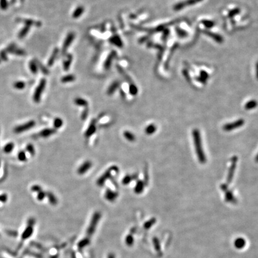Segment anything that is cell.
Listing matches in <instances>:
<instances>
[{
    "instance_id": "1",
    "label": "cell",
    "mask_w": 258,
    "mask_h": 258,
    "mask_svg": "<svg viewBox=\"0 0 258 258\" xmlns=\"http://www.w3.org/2000/svg\"><path fill=\"white\" fill-rule=\"evenodd\" d=\"M193 138H194V142L195 150L197 152V156L199 161L201 163H204L206 161V157L204 154V151L203 150V147L201 144V139H200V135L198 130H195L193 131Z\"/></svg>"
},
{
    "instance_id": "2",
    "label": "cell",
    "mask_w": 258,
    "mask_h": 258,
    "mask_svg": "<svg viewBox=\"0 0 258 258\" xmlns=\"http://www.w3.org/2000/svg\"><path fill=\"white\" fill-rule=\"evenodd\" d=\"M100 218H101V214L99 212L96 211L93 214L90 223L89 224V226L87 231V234L88 235V236H92L93 233L95 232Z\"/></svg>"
},
{
    "instance_id": "3",
    "label": "cell",
    "mask_w": 258,
    "mask_h": 258,
    "mask_svg": "<svg viewBox=\"0 0 258 258\" xmlns=\"http://www.w3.org/2000/svg\"><path fill=\"white\" fill-rule=\"evenodd\" d=\"M35 220L33 218H30L28 220V225L21 235L22 241H25L31 237L33 232V226L35 225Z\"/></svg>"
},
{
    "instance_id": "4",
    "label": "cell",
    "mask_w": 258,
    "mask_h": 258,
    "mask_svg": "<svg viewBox=\"0 0 258 258\" xmlns=\"http://www.w3.org/2000/svg\"><path fill=\"white\" fill-rule=\"evenodd\" d=\"M118 168L117 166L111 167L98 179V180L97 181V184L100 186H103L108 179L111 177V176L112 173H113V172H118Z\"/></svg>"
},
{
    "instance_id": "5",
    "label": "cell",
    "mask_w": 258,
    "mask_h": 258,
    "mask_svg": "<svg viewBox=\"0 0 258 258\" xmlns=\"http://www.w3.org/2000/svg\"><path fill=\"white\" fill-rule=\"evenodd\" d=\"M35 122L34 121H30L24 124H22L20 126H19L17 127H16L14 131L15 133H20L22 132H24L25 131H27L29 129H31V128H32L33 126H35Z\"/></svg>"
},
{
    "instance_id": "6",
    "label": "cell",
    "mask_w": 258,
    "mask_h": 258,
    "mask_svg": "<svg viewBox=\"0 0 258 258\" xmlns=\"http://www.w3.org/2000/svg\"><path fill=\"white\" fill-rule=\"evenodd\" d=\"M244 123V121L243 120H239L235 122H232L231 123H228V124H226L223 126V129L225 131H231L232 130H234L237 128H239L243 125Z\"/></svg>"
},
{
    "instance_id": "7",
    "label": "cell",
    "mask_w": 258,
    "mask_h": 258,
    "mask_svg": "<svg viewBox=\"0 0 258 258\" xmlns=\"http://www.w3.org/2000/svg\"><path fill=\"white\" fill-rule=\"evenodd\" d=\"M92 167V163L90 161H86L79 167V168L78 169L77 172L80 175H84Z\"/></svg>"
},
{
    "instance_id": "8",
    "label": "cell",
    "mask_w": 258,
    "mask_h": 258,
    "mask_svg": "<svg viewBox=\"0 0 258 258\" xmlns=\"http://www.w3.org/2000/svg\"><path fill=\"white\" fill-rule=\"evenodd\" d=\"M96 121L94 120H93L88 126L87 130L85 132V136L86 138H89L96 132Z\"/></svg>"
},
{
    "instance_id": "9",
    "label": "cell",
    "mask_w": 258,
    "mask_h": 258,
    "mask_svg": "<svg viewBox=\"0 0 258 258\" xmlns=\"http://www.w3.org/2000/svg\"><path fill=\"white\" fill-rule=\"evenodd\" d=\"M118 193L115 191H113L110 189H107L105 193V198L109 201H114L118 197Z\"/></svg>"
},
{
    "instance_id": "10",
    "label": "cell",
    "mask_w": 258,
    "mask_h": 258,
    "mask_svg": "<svg viewBox=\"0 0 258 258\" xmlns=\"http://www.w3.org/2000/svg\"><path fill=\"white\" fill-rule=\"evenodd\" d=\"M236 163H237V159L235 157L234 159H233V160H232L231 167H230L229 172H228V179H227L228 182H231V181L232 180V176H233V175H234V172L235 171V167H236Z\"/></svg>"
},
{
    "instance_id": "11",
    "label": "cell",
    "mask_w": 258,
    "mask_h": 258,
    "mask_svg": "<svg viewBox=\"0 0 258 258\" xmlns=\"http://www.w3.org/2000/svg\"><path fill=\"white\" fill-rule=\"evenodd\" d=\"M144 188H145L144 182L139 180L137 182V183L135 185V187H134V191L137 194H141L143 191Z\"/></svg>"
},
{
    "instance_id": "12",
    "label": "cell",
    "mask_w": 258,
    "mask_h": 258,
    "mask_svg": "<svg viewBox=\"0 0 258 258\" xmlns=\"http://www.w3.org/2000/svg\"><path fill=\"white\" fill-rule=\"evenodd\" d=\"M56 132L54 129H45L40 133V136L42 138H47Z\"/></svg>"
},
{
    "instance_id": "13",
    "label": "cell",
    "mask_w": 258,
    "mask_h": 258,
    "mask_svg": "<svg viewBox=\"0 0 258 258\" xmlns=\"http://www.w3.org/2000/svg\"><path fill=\"white\" fill-rule=\"evenodd\" d=\"M123 136L129 141L130 142H133L136 140V136L134 134L129 131H125L123 133Z\"/></svg>"
},
{
    "instance_id": "14",
    "label": "cell",
    "mask_w": 258,
    "mask_h": 258,
    "mask_svg": "<svg viewBox=\"0 0 258 258\" xmlns=\"http://www.w3.org/2000/svg\"><path fill=\"white\" fill-rule=\"evenodd\" d=\"M46 196L48 197L49 202L52 205H56L58 203V200L55 195L51 192H48L46 193Z\"/></svg>"
},
{
    "instance_id": "15",
    "label": "cell",
    "mask_w": 258,
    "mask_h": 258,
    "mask_svg": "<svg viewBox=\"0 0 258 258\" xmlns=\"http://www.w3.org/2000/svg\"><path fill=\"white\" fill-rule=\"evenodd\" d=\"M156 126L154 124H151L145 128V131L146 133H147V134L151 135V134H152L153 133H154L156 131Z\"/></svg>"
},
{
    "instance_id": "16",
    "label": "cell",
    "mask_w": 258,
    "mask_h": 258,
    "mask_svg": "<svg viewBox=\"0 0 258 258\" xmlns=\"http://www.w3.org/2000/svg\"><path fill=\"white\" fill-rule=\"evenodd\" d=\"M63 120L59 118H56L54 120L53 125L55 129H59L63 126Z\"/></svg>"
},
{
    "instance_id": "17",
    "label": "cell",
    "mask_w": 258,
    "mask_h": 258,
    "mask_svg": "<svg viewBox=\"0 0 258 258\" xmlns=\"http://www.w3.org/2000/svg\"><path fill=\"white\" fill-rule=\"evenodd\" d=\"M133 176H130L129 175H126V176H124V177H123L122 180V184L123 185H127L129 184L131 182V181L133 180Z\"/></svg>"
},
{
    "instance_id": "18",
    "label": "cell",
    "mask_w": 258,
    "mask_h": 258,
    "mask_svg": "<svg viewBox=\"0 0 258 258\" xmlns=\"http://www.w3.org/2000/svg\"><path fill=\"white\" fill-rule=\"evenodd\" d=\"M15 145L13 143H7L4 148V151L6 153H9L10 152H12L14 148Z\"/></svg>"
},
{
    "instance_id": "19",
    "label": "cell",
    "mask_w": 258,
    "mask_h": 258,
    "mask_svg": "<svg viewBox=\"0 0 258 258\" xmlns=\"http://www.w3.org/2000/svg\"><path fill=\"white\" fill-rule=\"evenodd\" d=\"M89 244V240L88 239H84L83 240H81L79 243L78 244V248L82 249L83 248H84V247L87 246L88 244Z\"/></svg>"
},
{
    "instance_id": "20",
    "label": "cell",
    "mask_w": 258,
    "mask_h": 258,
    "mask_svg": "<svg viewBox=\"0 0 258 258\" xmlns=\"http://www.w3.org/2000/svg\"><path fill=\"white\" fill-rule=\"evenodd\" d=\"M225 199L227 201H228L229 202H235V197H234V195L230 191L228 192L226 194Z\"/></svg>"
},
{
    "instance_id": "21",
    "label": "cell",
    "mask_w": 258,
    "mask_h": 258,
    "mask_svg": "<svg viewBox=\"0 0 258 258\" xmlns=\"http://www.w3.org/2000/svg\"><path fill=\"white\" fill-rule=\"evenodd\" d=\"M17 157L18 159L21 161H25L26 159V154L24 151H20L19 152L18 155H17Z\"/></svg>"
},
{
    "instance_id": "22",
    "label": "cell",
    "mask_w": 258,
    "mask_h": 258,
    "mask_svg": "<svg viewBox=\"0 0 258 258\" xmlns=\"http://www.w3.org/2000/svg\"><path fill=\"white\" fill-rule=\"evenodd\" d=\"M28 152H29L31 155H34L35 154V148L33 147V146L32 144H29L26 146V148Z\"/></svg>"
},
{
    "instance_id": "23",
    "label": "cell",
    "mask_w": 258,
    "mask_h": 258,
    "mask_svg": "<svg viewBox=\"0 0 258 258\" xmlns=\"http://www.w3.org/2000/svg\"><path fill=\"white\" fill-rule=\"evenodd\" d=\"M6 234H7L8 235H9V236H10V237H16L17 236V235H18L17 231H12V230H7V231H6Z\"/></svg>"
},
{
    "instance_id": "24",
    "label": "cell",
    "mask_w": 258,
    "mask_h": 258,
    "mask_svg": "<svg viewBox=\"0 0 258 258\" xmlns=\"http://www.w3.org/2000/svg\"><path fill=\"white\" fill-rule=\"evenodd\" d=\"M31 190H32V191H33V192L39 193V192L41 191L42 188H41V187L40 185H33V186H32Z\"/></svg>"
},
{
    "instance_id": "25",
    "label": "cell",
    "mask_w": 258,
    "mask_h": 258,
    "mask_svg": "<svg viewBox=\"0 0 258 258\" xmlns=\"http://www.w3.org/2000/svg\"><path fill=\"white\" fill-rule=\"evenodd\" d=\"M46 196V193H45L44 192H43L42 191H41L38 193V195H37V199L39 201H42L45 197Z\"/></svg>"
},
{
    "instance_id": "26",
    "label": "cell",
    "mask_w": 258,
    "mask_h": 258,
    "mask_svg": "<svg viewBox=\"0 0 258 258\" xmlns=\"http://www.w3.org/2000/svg\"><path fill=\"white\" fill-rule=\"evenodd\" d=\"M126 244L128 245H131L133 244V239L130 235H128V236L126 237Z\"/></svg>"
},
{
    "instance_id": "27",
    "label": "cell",
    "mask_w": 258,
    "mask_h": 258,
    "mask_svg": "<svg viewBox=\"0 0 258 258\" xmlns=\"http://www.w3.org/2000/svg\"><path fill=\"white\" fill-rule=\"evenodd\" d=\"M75 103L80 106H87V102H86V101L81 100V99L76 100L75 101Z\"/></svg>"
},
{
    "instance_id": "28",
    "label": "cell",
    "mask_w": 258,
    "mask_h": 258,
    "mask_svg": "<svg viewBox=\"0 0 258 258\" xmlns=\"http://www.w3.org/2000/svg\"><path fill=\"white\" fill-rule=\"evenodd\" d=\"M155 221V219H151V220H150L149 221H148L147 222H146L145 224V227L147 228H148L151 227V226L152 225V224L154 223Z\"/></svg>"
},
{
    "instance_id": "29",
    "label": "cell",
    "mask_w": 258,
    "mask_h": 258,
    "mask_svg": "<svg viewBox=\"0 0 258 258\" xmlns=\"http://www.w3.org/2000/svg\"><path fill=\"white\" fill-rule=\"evenodd\" d=\"M7 198L8 197L6 194H3L0 195V201H2L5 203V202H6V201L7 200Z\"/></svg>"
},
{
    "instance_id": "30",
    "label": "cell",
    "mask_w": 258,
    "mask_h": 258,
    "mask_svg": "<svg viewBox=\"0 0 258 258\" xmlns=\"http://www.w3.org/2000/svg\"><path fill=\"white\" fill-rule=\"evenodd\" d=\"M108 258H115V256L113 253H110L108 256Z\"/></svg>"
},
{
    "instance_id": "31",
    "label": "cell",
    "mask_w": 258,
    "mask_h": 258,
    "mask_svg": "<svg viewBox=\"0 0 258 258\" xmlns=\"http://www.w3.org/2000/svg\"><path fill=\"white\" fill-rule=\"evenodd\" d=\"M0 166H1V161H0Z\"/></svg>"
}]
</instances>
